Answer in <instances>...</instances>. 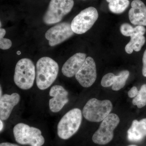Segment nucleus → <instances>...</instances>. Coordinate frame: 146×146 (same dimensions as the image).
Returning a JSON list of instances; mask_svg holds the SVG:
<instances>
[{
	"mask_svg": "<svg viewBox=\"0 0 146 146\" xmlns=\"http://www.w3.org/2000/svg\"><path fill=\"white\" fill-rule=\"evenodd\" d=\"M36 82L39 89H48L57 78L59 71L58 64L51 58H39L36 63Z\"/></svg>",
	"mask_w": 146,
	"mask_h": 146,
	"instance_id": "1",
	"label": "nucleus"
},
{
	"mask_svg": "<svg viewBox=\"0 0 146 146\" xmlns=\"http://www.w3.org/2000/svg\"><path fill=\"white\" fill-rule=\"evenodd\" d=\"M36 77L34 63L31 59L23 58L17 62L15 67L14 81L23 90H28L33 86Z\"/></svg>",
	"mask_w": 146,
	"mask_h": 146,
	"instance_id": "2",
	"label": "nucleus"
},
{
	"mask_svg": "<svg viewBox=\"0 0 146 146\" xmlns=\"http://www.w3.org/2000/svg\"><path fill=\"white\" fill-rule=\"evenodd\" d=\"M82 112L78 108L71 110L59 121L57 134L59 138L67 140L76 133L82 121Z\"/></svg>",
	"mask_w": 146,
	"mask_h": 146,
	"instance_id": "3",
	"label": "nucleus"
},
{
	"mask_svg": "<svg viewBox=\"0 0 146 146\" xmlns=\"http://www.w3.org/2000/svg\"><path fill=\"white\" fill-rule=\"evenodd\" d=\"M13 133L15 140L21 145L42 146L44 144V138L41 131L26 124L19 123L16 124L13 127Z\"/></svg>",
	"mask_w": 146,
	"mask_h": 146,
	"instance_id": "4",
	"label": "nucleus"
},
{
	"mask_svg": "<svg viewBox=\"0 0 146 146\" xmlns=\"http://www.w3.org/2000/svg\"><path fill=\"white\" fill-rule=\"evenodd\" d=\"M112 109V103L109 100L101 101L92 98L84 106L82 114L87 121L100 122L110 114Z\"/></svg>",
	"mask_w": 146,
	"mask_h": 146,
	"instance_id": "5",
	"label": "nucleus"
},
{
	"mask_svg": "<svg viewBox=\"0 0 146 146\" xmlns=\"http://www.w3.org/2000/svg\"><path fill=\"white\" fill-rule=\"evenodd\" d=\"M74 5L73 0H51L43 16V22L48 25L59 23L70 12Z\"/></svg>",
	"mask_w": 146,
	"mask_h": 146,
	"instance_id": "6",
	"label": "nucleus"
},
{
	"mask_svg": "<svg viewBox=\"0 0 146 146\" xmlns=\"http://www.w3.org/2000/svg\"><path fill=\"white\" fill-rule=\"evenodd\" d=\"M119 122L117 115L110 113L102 121L98 129L92 137V141L95 143L100 145L108 143L113 139L114 131Z\"/></svg>",
	"mask_w": 146,
	"mask_h": 146,
	"instance_id": "7",
	"label": "nucleus"
},
{
	"mask_svg": "<svg viewBox=\"0 0 146 146\" xmlns=\"http://www.w3.org/2000/svg\"><path fill=\"white\" fill-rule=\"evenodd\" d=\"M96 9L90 7L82 11L73 19L71 28L74 33L82 34L86 32L93 27L98 18Z\"/></svg>",
	"mask_w": 146,
	"mask_h": 146,
	"instance_id": "8",
	"label": "nucleus"
},
{
	"mask_svg": "<svg viewBox=\"0 0 146 146\" xmlns=\"http://www.w3.org/2000/svg\"><path fill=\"white\" fill-rule=\"evenodd\" d=\"M74 34L71 24L64 22L57 24L48 30L45 36L49 41V45L53 47L64 42Z\"/></svg>",
	"mask_w": 146,
	"mask_h": 146,
	"instance_id": "9",
	"label": "nucleus"
},
{
	"mask_svg": "<svg viewBox=\"0 0 146 146\" xmlns=\"http://www.w3.org/2000/svg\"><path fill=\"white\" fill-rule=\"evenodd\" d=\"M79 83L85 88L92 86L97 78L96 63L92 57H87L83 65L75 75Z\"/></svg>",
	"mask_w": 146,
	"mask_h": 146,
	"instance_id": "10",
	"label": "nucleus"
},
{
	"mask_svg": "<svg viewBox=\"0 0 146 146\" xmlns=\"http://www.w3.org/2000/svg\"><path fill=\"white\" fill-rule=\"evenodd\" d=\"M50 96L52 97L49 100L50 110L53 112H59L69 102L68 92L63 86L54 85L49 92Z\"/></svg>",
	"mask_w": 146,
	"mask_h": 146,
	"instance_id": "11",
	"label": "nucleus"
},
{
	"mask_svg": "<svg viewBox=\"0 0 146 146\" xmlns=\"http://www.w3.org/2000/svg\"><path fill=\"white\" fill-rule=\"evenodd\" d=\"M129 18L133 25L146 26V6L141 0H133L129 11Z\"/></svg>",
	"mask_w": 146,
	"mask_h": 146,
	"instance_id": "12",
	"label": "nucleus"
},
{
	"mask_svg": "<svg viewBox=\"0 0 146 146\" xmlns=\"http://www.w3.org/2000/svg\"><path fill=\"white\" fill-rule=\"evenodd\" d=\"M21 96L17 93L5 94L0 98V119L5 121L9 118L14 107L19 103Z\"/></svg>",
	"mask_w": 146,
	"mask_h": 146,
	"instance_id": "13",
	"label": "nucleus"
},
{
	"mask_svg": "<svg viewBox=\"0 0 146 146\" xmlns=\"http://www.w3.org/2000/svg\"><path fill=\"white\" fill-rule=\"evenodd\" d=\"M86 58V54L83 53H77L71 56L62 67V72L63 75L68 78L75 76Z\"/></svg>",
	"mask_w": 146,
	"mask_h": 146,
	"instance_id": "14",
	"label": "nucleus"
},
{
	"mask_svg": "<svg viewBox=\"0 0 146 146\" xmlns=\"http://www.w3.org/2000/svg\"><path fill=\"white\" fill-rule=\"evenodd\" d=\"M128 140L131 142L141 141L146 136V118L141 121L133 120L127 131Z\"/></svg>",
	"mask_w": 146,
	"mask_h": 146,
	"instance_id": "15",
	"label": "nucleus"
},
{
	"mask_svg": "<svg viewBox=\"0 0 146 146\" xmlns=\"http://www.w3.org/2000/svg\"><path fill=\"white\" fill-rule=\"evenodd\" d=\"M130 37V41L125 47V52L129 54L132 53L133 50L140 51L146 42L144 35H133Z\"/></svg>",
	"mask_w": 146,
	"mask_h": 146,
	"instance_id": "16",
	"label": "nucleus"
},
{
	"mask_svg": "<svg viewBox=\"0 0 146 146\" xmlns=\"http://www.w3.org/2000/svg\"><path fill=\"white\" fill-rule=\"evenodd\" d=\"M129 5V0H115L109 3L108 7L112 13L120 14L123 13Z\"/></svg>",
	"mask_w": 146,
	"mask_h": 146,
	"instance_id": "17",
	"label": "nucleus"
},
{
	"mask_svg": "<svg viewBox=\"0 0 146 146\" xmlns=\"http://www.w3.org/2000/svg\"><path fill=\"white\" fill-rule=\"evenodd\" d=\"M129 75V72L127 70H123L120 72L118 76H115L114 84L112 89L115 91H118L123 88Z\"/></svg>",
	"mask_w": 146,
	"mask_h": 146,
	"instance_id": "18",
	"label": "nucleus"
},
{
	"mask_svg": "<svg viewBox=\"0 0 146 146\" xmlns=\"http://www.w3.org/2000/svg\"><path fill=\"white\" fill-rule=\"evenodd\" d=\"M134 105L137 106L138 108L144 107L146 105V84L141 86V89L138 91L137 96L134 98L132 101Z\"/></svg>",
	"mask_w": 146,
	"mask_h": 146,
	"instance_id": "19",
	"label": "nucleus"
},
{
	"mask_svg": "<svg viewBox=\"0 0 146 146\" xmlns=\"http://www.w3.org/2000/svg\"><path fill=\"white\" fill-rule=\"evenodd\" d=\"M6 34V31L4 29H0V48L2 50H7L12 46V42L10 39L4 38Z\"/></svg>",
	"mask_w": 146,
	"mask_h": 146,
	"instance_id": "20",
	"label": "nucleus"
},
{
	"mask_svg": "<svg viewBox=\"0 0 146 146\" xmlns=\"http://www.w3.org/2000/svg\"><path fill=\"white\" fill-rule=\"evenodd\" d=\"M115 76V75L112 73H108L104 76L102 80V86L104 87L112 86L114 84Z\"/></svg>",
	"mask_w": 146,
	"mask_h": 146,
	"instance_id": "21",
	"label": "nucleus"
},
{
	"mask_svg": "<svg viewBox=\"0 0 146 146\" xmlns=\"http://www.w3.org/2000/svg\"><path fill=\"white\" fill-rule=\"evenodd\" d=\"M133 28L128 23H124L120 27V31L124 36H131L133 35Z\"/></svg>",
	"mask_w": 146,
	"mask_h": 146,
	"instance_id": "22",
	"label": "nucleus"
},
{
	"mask_svg": "<svg viewBox=\"0 0 146 146\" xmlns=\"http://www.w3.org/2000/svg\"><path fill=\"white\" fill-rule=\"evenodd\" d=\"M146 31L145 28L143 26H137L133 28V35H144Z\"/></svg>",
	"mask_w": 146,
	"mask_h": 146,
	"instance_id": "23",
	"label": "nucleus"
},
{
	"mask_svg": "<svg viewBox=\"0 0 146 146\" xmlns=\"http://www.w3.org/2000/svg\"><path fill=\"white\" fill-rule=\"evenodd\" d=\"M138 89L136 86H133L128 92V95L130 98H135L137 96L138 93Z\"/></svg>",
	"mask_w": 146,
	"mask_h": 146,
	"instance_id": "24",
	"label": "nucleus"
},
{
	"mask_svg": "<svg viewBox=\"0 0 146 146\" xmlns=\"http://www.w3.org/2000/svg\"><path fill=\"white\" fill-rule=\"evenodd\" d=\"M143 67L142 74L144 77H146V49L144 52L143 57Z\"/></svg>",
	"mask_w": 146,
	"mask_h": 146,
	"instance_id": "25",
	"label": "nucleus"
},
{
	"mask_svg": "<svg viewBox=\"0 0 146 146\" xmlns=\"http://www.w3.org/2000/svg\"><path fill=\"white\" fill-rule=\"evenodd\" d=\"M0 146H20L16 144L10 143H3L0 144Z\"/></svg>",
	"mask_w": 146,
	"mask_h": 146,
	"instance_id": "26",
	"label": "nucleus"
},
{
	"mask_svg": "<svg viewBox=\"0 0 146 146\" xmlns=\"http://www.w3.org/2000/svg\"><path fill=\"white\" fill-rule=\"evenodd\" d=\"M0 122H1V129H0V130H1V131H2V130H3V122L1 120L0 121Z\"/></svg>",
	"mask_w": 146,
	"mask_h": 146,
	"instance_id": "27",
	"label": "nucleus"
},
{
	"mask_svg": "<svg viewBox=\"0 0 146 146\" xmlns=\"http://www.w3.org/2000/svg\"><path fill=\"white\" fill-rule=\"evenodd\" d=\"M0 89H1V90H0V92H1V94H0V96H1V97L2 96V88L1 86V87H0Z\"/></svg>",
	"mask_w": 146,
	"mask_h": 146,
	"instance_id": "28",
	"label": "nucleus"
},
{
	"mask_svg": "<svg viewBox=\"0 0 146 146\" xmlns=\"http://www.w3.org/2000/svg\"><path fill=\"white\" fill-rule=\"evenodd\" d=\"M106 1H107L108 2L110 3L113 1H115V0H106Z\"/></svg>",
	"mask_w": 146,
	"mask_h": 146,
	"instance_id": "29",
	"label": "nucleus"
},
{
	"mask_svg": "<svg viewBox=\"0 0 146 146\" xmlns=\"http://www.w3.org/2000/svg\"><path fill=\"white\" fill-rule=\"evenodd\" d=\"M17 54L18 55H20L21 54V52H20V51H18V52H17Z\"/></svg>",
	"mask_w": 146,
	"mask_h": 146,
	"instance_id": "30",
	"label": "nucleus"
},
{
	"mask_svg": "<svg viewBox=\"0 0 146 146\" xmlns=\"http://www.w3.org/2000/svg\"><path fill=\"white\" fill-rule=\"evenodd\" d=\"M128 146H137L135 145H129Z\"/></svg>",
	"mask_w": 146,
	"mask_h": 146,
	"instance_id": "31",
	"label": "nucleus"
}]
</instances>
